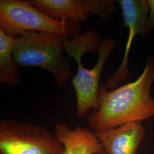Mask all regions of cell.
I'll return each instance as SVG.
<instances>
[{
  "mask_svg": "<svg viewBox=\"0 0 154 154\" xmlns=\"http://www.w3.org/2000/svg\"><path fill=\"white\" fill-rule=\"evenodd\" d=\"M64 37L53 33L29 31L14 37L13 57L17 66L44 69L63 87L72 75L69 58L63 53Z\"/></svg>",
  "mask_w": 154,
  "mask_h": 154,
  "instance_id": "obj_3",
  "label": "cell"
},
{
  "mask_svg": "<svg viewBox=\"0 0 154 154\" xmlns=\"http://www.w3.org/2000/svg\"><path fill=\"white\" fill-rule=\"evenodd\" d=\"M117 45L116 39H102L90 30L73 38H65L64 51L77 61L78 70L72 83L76 93L77 113L82 118L88 110L98 109L99 80L110 53Z\"/></svg>",
  "mask_w": 154,
  "mask_h": 154,
  "instance_id": "obj_2",
  "label": "cell"
},
{
  "mask_svg": "<svg viewBox=\"0 0 154 154\" xmlns=\"http://www.w3.org/2000/svg\"><path fill=\"white\" fill-rule=\"evenodd\" d=\"M95 133L106 154H138L146 131L141 123L133 122Z\"/></svg>",
  "mask_w": 154,
  "mask_h": 154,
  "instance_id": "obj_7",
  "label": "cell"
},
{
  "mask_svg": "<svg viewBox=\"0 0 154 154\" xmlns=\"http://www.w3.org/2000/svg\"><path fill=\"white\" fill-rule=\"evenodd\" d=\"M30 4L46 16L58 21H86L89 14L84 0H29Z\"/></svg>",
  "mask_w": 154,
  "mask_h": 154,
  "instance_id": "obj_9",
  "label": "cell"
},
{
  "mask_svg": "<svg viewBox=\"0 0 154 154\" xmlns=\"http://www.w3.org/2000/svg\"><path fill=\"white\" fill-rule=\"evenodd\" d=\"M118 3L128 34L121 64L105 84L108 90L116 88L122 81L130 76L128 57L134 38L137 35L145 37L154 29V1L119 0Z\"/></svg>",
  "mask_w": 154,
  "mask_h": 154,
  "instance_id": "obj_6",
  "label": "cell"
},
{
  "mask_svg": "<svg viewBox=\"0 0 154 154\" xmlns=\"http://www.w3.org/2000/svg\"><path fill=\"white\" fill-rule=\"evenodd\" d=\"M0 29L12 37L33 31L69 39L80 34L81 28L78 22L58 21L50 18L34 8L29 0H1Z\"/></svg>",
  "mask_w": 154,
  "mask_h": 154,
  "instance_id": "obj_4",
  "label": "cell"
},
{
  "mask_svg": "<svg viewBox=\"0 0 154 154\" xmlns=\"http://www.w3.org/2000/svg\"><path fill=\"white\" fill-rule=\"evenodd\" d=\"M54 134L63 145L62 154H96L104 151L96 133L90 128L77 125L72 129L58 123Z\"/></svg>",
  "mask_w": 154,
  "mask_h": 154,
  "instance_id": "obj_8",
  "label": "cell"
},
{
  "mask_svg": "<svg viewBox=\"0 0 154 154\" xmlns=\"http://www.w3.org/2000/svg\"><path fill=\"white\" fill-rule=\"evenodd\" d=\"M14 43V37L0 29V82L10 87L19 86L21 82L13 57Z\"/></svg>",
  "mask_w": 154,
  "mask_h": 154,
  "instance_id": "obj_10",
  "label": "cell"
},
{
  "mask_svg": "<svg viewBox=\"0 0 154 154\" xmlns=\"http://www.w3.org/2000/svg\"><path fill=\"white\" fill-rule=\"evenodd\" d=\"M154 81V57H149L142 74L132 82L108 90L100 85L99 106L88 118L95 132L154 117V99L151 88Z\"/></svg>",
  "mask_w": 154,
  "mask_h": 154,
  "instance_id": "obj_1",
  "label": "cell"
},
{
  "mask_svg": "<svg viewBox=\"0 0 154 154\" xmlns=\"http://www.w3.org/2000/svg\"><path fill=\"white\" fill-rule=\"evenodd\" d=\"M84 3L89 14L97 15L104 21L112 16L115 9L113 0H84Z\"/></svg>",
  "mask_w": 154,
  "mask_h": 154,
  "instance_id": "obj_11",
  "label": "cell"
},
{
  "mask_svg": "<svg viewBox=\"0 0 154 154\" xmlns=\"http://www.w3.org/2000/svg\"><path fill=\"white\" fill-rule=\"evenodd\" d=\"M106 154V153L103 151H102V152H99V153H97V154Z\"/></svg>",
  "mask_w": 154,
  "mask_h": 154,
  "instance_id": "obj_12",
  "label": "cell"
},
{
  "mask_svg": "<svg viewBox=\"0 0 154 154\" xmlns=\"http://www.w3.org/2000/svg\"><path fill=\"white\" fill-rule=\"evenodd\" d=\"M63 149L44 127L11 119L0 122V154H62Z\"/></svg>",
  "mask_w": 154,
  "mask_h": 154,
  "instance_id": "obj_5",
  "label": "cell"
}]
</instances>
